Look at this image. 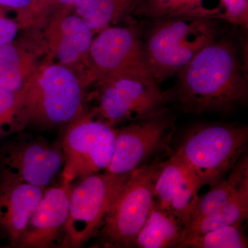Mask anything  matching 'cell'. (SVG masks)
<instances>
[{
	"mask_svg": "<svg viewBox=\"0 0 248 248\" xmlns=\"http://www.w3.org/2000/svg\"><path fill=\"white\" fill-rule=\"evenodd\" d=\"M53 42V52L59 63L71 68L79 62L89 66L93 32L76 15L62 17Z\"/></svg>",
	"mask_w": 248,
	"mask_h": 248,
	"instance_id": "15",
	"label": "cell"
},
{
	"mask_svg": "<svg viewBox=\"0 0 248 248\" xmlns=\"http://www.w3.org/2000/svg\"><path fill=\"white\" fill-rule=\"evenodd\" d=\"M133 0H77L73 6L77 16L89 29L99 32L110 27Z\"/></svg>",
	"mask_w": 248,
	"mask_h": 248,
	"instance_id": "21",
	"label": "cell"
},
{
	"mask_svg": "<svg viewBox=\"0 0 248 248\" xmlns=\"http://www.w3.org/2000/svg\"><path fill=\"white\" fill-rule=\"evenodd\" d=\"M18 31L17 22L5 16L2 10H0V47L14 42Z\"/></svg>",
	"mask_w": 248,
	"mask_h": 248,
	"instance_id": "25",
	"label": "cell"
},
{
	"mask_svg": "<svg viewBox=\"0 0 248 248\" xmlns=\"http://www.w3.org/2000/svg\"><path fill=\"white\" fill-rule=\"evenodd\" d=\"M90 79L99 81L123 76L153 78L144 43L131 27H108L93 38L89 53Z\"/></svg>",
	"mask_w": 248,
	"mask_h": 248,
	"instance_id": "10",
	"label": "cell"
},
{
	"mask_svg": "<svg viewBox=\"0 0 248 248\" xmlns=\"http://www.w3.org/2000/svg\"><path fill=\"white\" fill-rule=\"evenodd\" d=\"M246 185H248V157L244 153L223 180L212 187L208 193L200 197L191 221L221 208Z\"/></svg>",
	"mask_w": 248,
	"mask_h": 248,
	"instance_id": "17",
	"label": "cell"
},
{
	"mask_svg": "<svg viewBox=\"0 0 248 248\" xmlns=\"http://www.w3.org/2000/svg\"><path fill=\"white\" fill-rule=\"evenodd\" d=\"M224 8L218 19L247 29L248 26V0H221Z\"/></svg>",
	"mask_w": 248,
	"mask_h": 248,
	"instance_id": "24",
	"label": "cell"
},
{
	"mask_svg": "<svg viewBox=\"0 0 248 248\" xmlns=\"http://www.w3.org/2000/svg\"><path fill=\"white\" fill-rule=\"evenodd\" d=\"M45 189L0 178V230L17 247Z\"/></svg>",
	"mask_w": 248,
	"mask_h": 248,
	"instance_id": "14",
	"label": "cell"
},
{
	"mask_svg": "<svg viewBox=\"0 0 248 248\" xmlns=\"http://www.w3.org/2000/svg\"><path fill=\"white\" fill-rule=\"evenodd\" d=\"M57 4L61 5L64 7L70 8L73 7L74 4H76L77 0H53Z\"/></svg>",
	"mask_w": 248,
	"mask_h": 248,
	"instance_id": "27",
	"label": "cell"
},
{
	"mask_svg": "<svg viewBox=\"0 0 248 248\" xmlns=\"http://www.w3.org/2000/svg\"><path fill=\"white\" fill-rule=\"evenodd\" d=\"M71 189V184L62 180L59 185L45 189L18 248H45L55 245L68 218Z\"/></svg>",
	"mask_w": 248,
	"mask_h": 248,
	"instance_id": "13",
	"label": "cell"
},
{
	"mask_svg": "<svg viewBox=\"0 0 248 248\" xmlns=\"http://www.w3.org/2000/svg\"><path fill=\"white\" fill-rule=\"evenodd\" d=\"M18 93L0 87V136L12 134Z\"/></svg>",
	"mask_w": 248,
	"mask_h": 248,
	"instance_id": "23",
	"label": "cell"
},
{
	"mask_svg": "<svg viewBox=\"0 0 248 248\" xmlns=\"http://www.w3.org/2000/svg\"><path fill=\"white\" fill-rule=\"evenodd\" d=\"M61 144L40 136L18 133L0 148V178L46 189L62 172Z\"/></svg>",
	"mask_w": 248,
	"mask_h": 248,
	"instance_id": "9",
	"label": "cell"
},
{
	"mask_svg": "<svg viewBox=\"0 0 248 248\" xmlns=\"http://www.w3.org/2000/svg\"><path fill=\"white\" fill-rule=\"evenodd\" d=\"M94 116L83 114L68 124L63 134L62 181L72 184L76 179L107 170L110 164L116 129Z\"/></svg>",
	"mask_w": 248,
	"mask_h": 248,
	"instance_id": "7",
	"label": "cell"
},
{
	"mask_svg": "<svg viewBox=\"0 0 248 248\" xmlns=\"http://www.w3.org/2000/svg\"><path fill=\"white\" fill-rule=\"evenodd\" d=\"M29 57L13 43L0 47V87L19 93L32 74Z\"/></svg>",
	"mask_w": 248,
	"mask_h": 248,
	"instance_id": "20",
	"label": "cell"
},
{
	"mask_svg": "<svg viewBox=\"0 0 248 248\" xmlns=\"http://www.w3.org/2000/svg\"><path fill=\"white\" fill-rule=\"evenodd\" d=\"M248 246L243 223H237L186 239L179 248H246Z\"/></svg>",
	"mask_w": 248,
	"mask_h": 248,
	"instance_id": "22",
	"label": "cell"
},
{
	"mask_svg": "<svg viewBox=\"0 0 248 248\" xmlns=\"http://www.w3.org/2000/svg\"><path fill=\"white\" fill-rule=\"evenodd\" d=\"M248 216V185H246L221 208L206 216L191 221L184 240L223 227L244 223Z\"/></svg>",
	"mask_w": 248,
	"mask_h": 248,
	"instance_id": "18",
	"label": "cell"
},
{
	"mask_svg": "<svg viewBox=\"0 0 248 248\" xmlns=\"http://www.w3.org/2000/svg\"><path fill=\"white\" fill-rule=\"evenodd\" d=\"M174 96L195 115L228 114L244 106L248 79L234 42L218 37L202 49L178 73Z\"/></svg>",
	"mask_w": 248,
	"mask_h": 248,
	"instance_id": "1",
	"label": "cell"
},
{
	"mask_svg": "<svg viewBox=\"0 0 248 248\" xmlns=\"http://www.w3.org/2000/svg\"><path fill=\"white\" fill-rule=\"evenodd\" d=\"M154 24L143 43L150 71L157 84L177 75L221 33L218 23L210 17H173Z\"/></svg>",
	"mask_w": 248,
	"mask_h": 248,
	"instance_id": "3",
	"label": "cell"
},
{
	"mask_svg": "<svg viewBox=\"0 0 248 248\" xmlns=\"http://www.w3.org/2000/svg\"><path fill=\"white\" fill-rule=\"evenodd\" d=\"M203 0H139L137 14L156 22L169 18L210 17L218 18V9H208Z\"/></svg>",
	"mask_w": 248,
	"mask_h": 248,
	"instance_id": "19",
	"label": "cell"
},
{
	"mask_svg": "<svg viewBox=\"0 0 248 248\" xmlns=\"http://www.w3.org/2000/svg\"><path fill=\"white\" fill-rule=\"evenodd\" d=\"M202 187L195 174L174 153L160 164L155 183V200L188 228Z\"/></svg>",
	"mask_w": 248,
	"mask_h": 248,
	"instance_id": "12",
	"label": "cell"
},
{
	"mask_svg": "<svg viewBox=\"0 0 248 248\" xmlns=\"http://www.w3.org/2000/svg\"><path fill=\"white\" fill-rule=\"evenodd\" d=\"M130 175L105 171L82 178L72 187L63 247L79 248L97 234Z\"/></svg>",
	"mask_w": 248,
	"mask_h": 248,
	"instance_id": "6",
	"label": "cell"
},
{
	"mask_svg": "<svg viewBox=\"0 0 248 248\" xmlns=\"http://www.w3.org/2000/svg\"><path fill=\"white\" fill-rule=\"evenodd\" d=\"M248 141L246 125L202 124L186 133L174 154L202 186L212 188L226 177L246 153Z\"/></svg>",
	"mask_w": 248,
	"mask_h": 248,
	"instance_id": "4",
	"label": "cell"
},
{
	"mask_svg": "<svg viewBox=\"0 0 248 248\" xmlns=\"http://www.w3.org/2000/svg\"><path fill=\"white\" fill-rule=\"evenodd\" d=\"M161 162L146 164L130 174L114 200L99 231L105 248L135 247L155 200L154 186Z\"/></svg>",
	"mask_w": 248,
	"mask_h": 248,
	"instance_id": "5",
	"label": "cell"
},
{
	"mask_svg": "<svg viewBox=\"0 0 248 248\" xmlns=\"http://www.w3.org/2000/svg\"><path fill=\"white\" fill-rule=\"evenodd\" d=\"M35 0H0V10H22L29 8Z\"/></svg>",
	"mask_w": 248,
	"mask_h": 248,
	"instance_id": "26",
	"label": "cell"
},
{
	"mask_svg": "<svg viewBox=\"0 0 248 248\" xmlns=\"http://www.w3.org/2000/svg\"><path fill=\"white\" fill-rule=\"evenodd\" d=\"M84 99L81 81L70 67L45 65L18 93L12 134L27 126L48 130L68 125L84 114Z\"/></svg>",
	"mask_w": 248,
	"mask_h": 248,
	"instance_id": "2",
	"label": "cell"
},
{
	"mask_svg": "<svg viewBox=\"0 0 248 248\" xmlns=\"http://www.w3.org/2000/svg\"><path fill=\"white\" fill-rule=\"evenodd\" d=\"M173 130L172 118L166 111L117 129L113 155L106 171L131 174L168 146Z\"/></svg>",
	"mask_w": 248,
	"mask_h": 248,
	"instance_id": "11",
	"label": "cell"
},
{
	"mask_svg": "<svg viewBox=\"0 0 248 248\" xmlns=\"http://www.w3.org/2000/svg\"><path fill=\"white\" fill-rule=\"evenodd\" d=\"M187 226L154 200L144 226L135 240V247L179 248L186 239Z\"/></svg>",
	"mask_w": 248,
	"mask_h": 248,
	"instance_id": "16",
	"label": "cell"
},
{
	"mask_svg": "<svg viewBox=\"0 0 248 248\" xmlns=\"http://www.w3.org/2000/svg\"><path fill=\"white\" fill-rule=\"evenodd\" d=\"M98 106L94 113L113 126L144 120L164 112L170 100L154 79L123 76L99 81Z\"/></svg>",
	"mask_w": 248,
	"mask_h": 248,
	"instance_id": "8",
	"label": "cell"
}]
</instances>
